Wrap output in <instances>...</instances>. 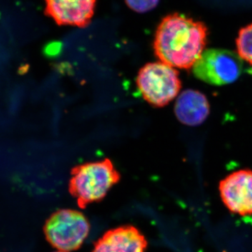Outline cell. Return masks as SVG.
<instances>
[{
    "instance_id": "obj_12",
    "label": "cell",
    "mask_w": 252,
    "mask_h": 252,
    "mask_svg": "<svg viewBox=\"0 0 252 252\" xmlns=\"http://www.w3.org/2000/svg\"><path fill=\"white\" fill-rule=\"evenodd\" d=\"M67 252L59 251V250H58L57 252Z\"/></svg>"
},
{
    "instance_id": "obj_8",
    "label": "cell",
    "mask_w": 252,
    "mask_h": 252,
    "mask_svg": "<svg viewBox=\"0 0 252 252\" xmlns=\"http://www.w3.org/2000/svg\"><path fill=\"white\" fill-rule=\"evenodd\" d=\"M148 242L132 225H124L106 231L94 243L91 252H146Z\"/></svg>"
},
{
    "instance_id": "obj_6",
    "label": "cell",
    "mask_w": 252,
    "mask_h": 252,
    "mask_svg": "<svg viewBox=\"0 0 252 252\" xmlns=\"http://www.w3.org/2000/svg\"><path fill=\"white\" fill-rule=\"evenodd\" d=\"M220 198L230 212L240 216L252 215V170H238L220 182Z\"/></svg>"
},
{
    "instance_id": "obj_5",
    "label": "cell",
    "mask_w": 252,
    "mask_h": 252,
    "mask_svg": "<svg viewBox=\"0 0 252 252\" xmlns=\"http://www.w3.org/2000/svg\"><path fill=\"white\" fill-rule=\"evenodd\" d=\"M244 61L228 50L211 49L203 51L193 66L195 77L214 86L235 82L243 72Z\"/></svg>"
},
{
    "instance_id": "obj_9",
    "label": "cell",
    "mask_w": 252,
    "mask_h": 252,
    "mask_svg": "<svg viewBox=\"0 0 252 252\" xmlns=\"http://www.w3.org/2000/svg\"><path fill=\"white\" fill-rule=\"evenodd\" d=\"M175 112L178 120L185 125L196 126L203 124L210 114V104L205 94L198 91H185L175 103Z\"/></svg>"
},
{
    "instance_id": "obj_1",
    "label": "cell",
    "mask_w": 252,
    "mask_h": 252,
    "mask_svg": "<svg viewBox=\"0 0 252 252\" xmlns=\"http://www.w3.org/2000/svg\"><path fill=\"white\" fill-rule=\"evenodd\" d=\"M207 34L203 23L182 14L168 15L157 28L154 52L160 62L172 67L189 69L203 54Z\"/></svg>"
},
{
    "instance_id": "obj_4",
    "label": "cell",
    "mask_w": 252,
    "mask_h": 252,
    "mask_svg": "<svg viewBox=\"0 0 252 252\" xmlns=\"http://www.w3.org/2000/svg\"><path fill=\"white\" fill-rule=\"evenodd\" d=\"M136 82L143 98L157 107L170 103L182 88L178 72L162 62L145 64L139 71Z\"/></svg>"
},
{
    "instance_id": "obj_11",
    "label": "cell",
    "mask_w": 252,
    "mask_h": 252,
    "mask_svg": "<svg viewBox=\"0 0 252 252\" xmlns=\"http://www.w3.org/2000/svg\"><path fill=\"white\" fill-rule=\"evenodd\" d=\"M160 0H125L130 9L137 13L148 12L154 9Z\"/></svg>"
},
{
    "instance_id": "obj_2",
    "label": "cell",
    "mask_w": 252,
    "mask_h": 252,
    "mask_svg": "<svg viewBox=\"0 0 252 252\" xmlns=\"http://www.w3.org/2000/svg\"><path fill=\"white\" fill-rule=\"evenodd\" d=\"M70 175L68 190L81 209L101 201L121 180L120 173L108 158L78 165Z\"/></svg>"
},
{
    "instance_id": "obj_3",
    "label": "cell",
    "mask_w": 252,
    "mask_h": 252,
    "mask_svg": "<svg viewBox=\"0 0 252 252\" xmlns=\"http://www.w3.org/2000/svg\"><path fill=\"white\" fill-rule=\"evenodd\" d=\"M87 217L72 209H61L46 220L44 235L50 245L59 251L72 252L82 246L90 232Z\"/></svg>"
},
{
    "instance_id": "obj_7",
    "label": "cell",
    "mask_w": 252,
    "mask_h": 252,
    "mask_svg": "<svg viewBox=\"0 0 252 252\" xmlns=\"http://www.w3.org/2000/svg\"><path fill=\"white\" fill-rule=\"evenodd\" d=\"M45 14L59 26L85 28L91 22L97 0H44Z\"/></svg>"
},
{
    "instance_id": "obj_10",
    "label": "cell",
    "mask_w": 252,
    "mask_h": 252,
    "mask_svg": "<svg viewBox=\"0 0 252 252\" xmlns=\"http://www.w3.org/2000/svg\"><path fill=\"white\" fill-rule=\"evenodd\" d=\"M236 44L240 58L252 64V24L240 30Z\"/></svg>"
}]
</instances>
